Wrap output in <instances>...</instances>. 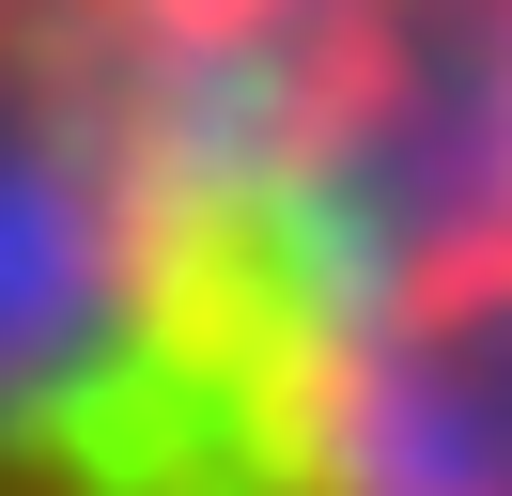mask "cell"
Returning <instances> with one entry per match:
<instances>
[{
  "instance_id": "cell-1",
  "label": "cell",
  "mask_w": 512,
  "mask_h": 496,
  "mask_svg": "<svg viewBox=\"0 0 512 496\" xmlns=\"http://www.w3.org/2000/svg\"><path fill=\"white\" fill-rule=\"evenodd\" d=\"M0 496H512V0H0Z\"/></svg>"
}]
</instances>
